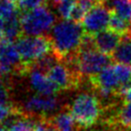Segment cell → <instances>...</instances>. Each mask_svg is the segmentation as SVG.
I'll return each instance as SVG.
<instances>
[{
	"mask_svg": "<svg viewBox=\"0 0 131 131\" xmlns=\"http://www.w3.org/2000/svg\"><path fill=\"white\" fill-rule=\"evenodd\" d=\"M70 112L81 129H88L97 123L104 112L99 98L91 93H82L74 98Z\"/></svg>",
	"mask_w": 131,
	"mask_h": 131,
	"instance_id": "obj_2",
	"label": "cell"
},
{
	"mask_svg": "<svg viewBox=\"0 0 131 131\" xmlns=\"http://www.w3.org/2000/svg\"><path fill=\"white\" fill-rule=\"evenodd\" d=\"M11 1H12V2H14V3H15V2H16V3H19L21 0H11Z\"/></svg>",
	"mask_w": 131,
	"mask_h": 131,
	"instance_id": "obj_30",
	"label": "cell"
},
{
	"mask_svg": "<svg viewBox=\"0 0 131 131\" xmlns=\"http://www.w3.org/2000/svg\"><path fill=\"white\" fill-rule=\"evenodd\" d=\"M51 123L58 131H73L75 121L70 112H62L51 117Z\"/></svg>",
	"mask_w": 131,
	"mask_h": 131,
	"instance_id": "obj_15",
	"label": "cell"
},
{
	"mask_svg": "<svg viewBox=\"0 0 131 131\" xmlns=\"http://www.w3.org/2000/svg\"><path fill=\"white\" fill-rule=\"evenodd\" d=\"M16 47L20 55L22 63L29 70L33 64L43 57L45 55L53 51L52 42L49 36H23L16 41Z\"/></svg>",
	"mask_w": 131,
	"mask_h": 131,
	"instance_id": "obj_3",
	"label": "cell"
},
{
	"mask_svg": "<svg viewBox=\"0 0 131 131\" xmlns=\"http://www.w3.org/2000/svg\"><path fill=\"white\" fill-rule=\"evenodd\" d=\"M108 8L122 18L131 22V0H106Z\"/></svg>",
	"mask_w": 131,
	"mask_h": 131,
	"instance_id": "obj_14",
	"label": "cell"
},
{
	"mask_svg": "<svg viewBox=\"0 0 131 131\" xmlns=\"http://www.w3.org/2000/svg\"><path fill=\"white\" fill-rule=\"evenodd\" d=\"M77 3L88 13L91 9L94 8L95 5H97L98 3H101V2L98 0H78Z\"/></svg>",
	"mask_w": 131,
	"mask_h": 131,
	"instance_id": "obj_25",
	"label": "cell"
},
{
	"mask_svg": "<svg viewBox=\"0 0 131 131\" xmlns=\"http://www.w3.org/2000/svg\"><path fill=\"white\" fill-rule=\"evenodd\" d=\"M4 22L5 20L0 16V30H3L4 29Z\"/></svg>",
	"mask_w": 131,
	"mask_h": 131,
	"instance_id": "obj_28",
	"label": "cell"
},
{
	"mask_svg": "<svg viewBox=\"0 0 131 131\" xmlns=\"http://www.w3.org/2000/svg\"><path fill=\"white\" fill-rule=\"evenodd\" d=\"M111 10L104 3H98L87 13L82 21V26L86 34L94 36L96 33L105 30L109 25Z\"/></svg>",
	"mask_w": 131,
	"mask_h": 131,
	"instance_id": "obj_9",
	"label": "cell"
},
{
	"mask_svg": "<svg viewBox=\"0 0 131 131\" xmlns=\"http://www.w3.org/2000/svg\"><path fill=\"white\" fill-rule=\"evenodd\" d=\"M29 69L22 63L21 57L16 45L12 41L2 40L0 41V73L9 74H28Z\"/></svg>",
	"mask_w": 131,
	"mask_h": 131,
	"instance_id": "obj_6",
	"label": "cell"
},
{
	"mask_svg": "<svg viewBox=\"0 0 131 131\" xmlns=\"http://www.w3.org/2000/svg\"><path fill=\"white\" fill-rule=\"evenodd\" d=\"M56 16L46 6L21 13V29L25 36H41L53 28Z\"/></svg>",
	"mask_w": 131,
	"mask_h": 131,
	"instance_id": "obj_4",
	"label": "cell"
},
{
	"mask_svg": "<svg viewBox=\"0 0 131 131\" xmlns=\"http://www.w3.org/2000/svg\"><path fill=\"white\" fill-rule=\"evenodd\" d=\"M86 15H87L86 11L76 2V4H75L72 12H71V15H70V20L75 21L77 23H81Z\"/></svg>",
	"mask_w": 131,
	"mask_h": 131,
	"instance_id": "obj_23",
	"label": "cell"
},
{
	"mask_svg": "<svg viewBox=\"0 0 131 131\" xmlns=\"http://www.w3.org/2000/svg\"><path fill=\"white\" fill-rule=\"evenodd\" d=\"M28 75L30 85L33 88V90L36 91L38 94L51 95L56 94L59 91H61L59 87L45 72L34 67H32V69L30 70Z\"/></svg>",
	"mask_w": 131,
	"mask_h": 131,
	"instance_id": "obj_10",
	"label": "cell"
},
{
	"mask_svg": "<svg viewBox=\"0 0 131 131\" xmlns=\"http://www.w3.org/2000/svg\"><path fill=\"white\" fill-rule=\"evenodd\" d=\"M109 29L122 36L131 35V22L123 19L121 16L112 12L109 21Z\"/></svg>",
	"mask_w": 131,
	"mask_h": 131,
	"instance_id": "obj_16",
	"label": "cell"
},
{
	"mask_svg": "<svg viewBox=\"0 0 131 131\" xmlns=\"http://www.w3.org/2000/svg\"><path fill=\"white\" fill-rule=\"evenodd\" d=\"M94 37V43L95 48L100 52L112 56L115 50L119 46L123 36L112 31L110 29L103 30L96 33Z\"/></svg>",
	"mask_w": 131,
	"mask_h": 131,
	"instance_id": "obj_11",
	"label": "cell"
},
{
	"mask_svg": "<svg viewBox=\"0 0 131 131\" xmlns=\"http://www.w3.org/2000/svg\"><path fill=\"white\" fill-rule=\"evenodd\" d=\"M114 69L116 74L119 78V81L121 83V87L123 85H127L131 83V68L130 66L123 65L117 63L114 65Z\"/></svg>",
	"mask_w": 131,
	"mask_h": 131,
	"instance_id": "obj_17",
	"label": "cell"
},
{
	"mask_svg": "<svg viewBox=\"0 0 131 131\" xmlns=\"http://www.w3.org/2000/svg\"><path fill=\"white\" fill-rule=\"evenodd\" d=\"M9 131H35L34 122L31 117L24 115L18 119L12 126L8 129Z\"/></svg>",
	"mask_w": 131,
	"mask_h": 131,
	"instance_id": "obj_18",
	"label": "cell"
},
{
	"mask_svg": "<svg viewBox=\"0 0 131 131\" xmlns=\"http://www.w3.org/2000/svg\"><path fill=\"white\" fill-rule=\"evenodd\" d=\"M85 31L80 23L64 19L55 25L50 34L53 52L62 62L69 61L77 56Z\"/></svg>",
	"mask_w": 131,
	"mask_h": 131,
	"instance_id": "obj_1",
	"label": "cell"
},
{
	"mask_svg": "<svg viewBox=\"0 0 131 131\" xmlns=\"http://www.w3.org/2000/svg\"><path fill=\"white\" fill-rule=\"evenodd\" d=\"M9 89L3 81L0 80V104L8 103L9 100Z\"/></svg>",
	"mask_w": 131,
	"mask_h": 131,
	"instance_id": "obj_24",
	"label": "cell"
},
{
	"mask_svg": "<svg viewBox=\"0 0 131 131\" xmlns=\"http://www.w3.org/2000/svg\"><path fill=\"white\" fill-rule=\"evenodd\" d=\"M111 56L100 52L96 48L80 49L75 59V67L82 78H91L111 65Z\"/></svg>",
	"mask_w": 131,
	"mask_h": 131,
	"instance_id": "obj_5",
	"label": "cell"
},
{
	"mask_svg": "<svg viewBox=\"0 0 131 131\" xmlns=\"http://www.w3.org/2000/svg\"><path fill=\"white\" fill-rule=\"evenodd\" d=\"M48 0H21L18 3V9L21 13L29 12L46 3Z\"/></svg>",
	"mask_w": 131,
	"mask_h": 131,
	"instance_id": "obj_21",
	"label": "cell"
},
{
	"mask_svg": "<svg viewBox=\"0 0 131 131\" xmlns=\"http://www.w3.org/2000/svg\"><path fill=\"white\" fill-rule=\"evenodd\" d=\"M43 131H58V130L56 129V128H55V127H54L53 124H51L50 126H48L47 128H46V129H45V130H43Z\"/></svg>",
	"mask_w": 131,
	"mask_h": 131,
	"instance_id": "obj_27",
	"label": "cell"
},
{
	"mask_svg": "<svg viewBox=\"0 0 131 131\" xmlns=\"http://www.w3.org/2000/svg\"><path fill=\"white\" fill-rule=\"evenodd\" d=\"M19 11L11 0H0V16L6 20Z\"/></svg>",
	"mask_w": 131,
	"mask_h": 131,
	"instance_id": "obj_20",
	"label": "cell"
},
{
	"mask_svg": "<svg viewBox=\"0 0 131 131\" xmlns=\"http://www.w3.org/2000/svg\"><path fill=\"white\" fill-rule=\"evenodd\" d=\"M76 4L75 0H61L57 5L56 9L63 19H70V15Z\"/></svg>",
	"mask_w": 131,
	"mask_h": 131,
	"instance_id": "obj_19",
	"label": "cell"
},
{
	"mask_svg": "<svg viewBox=\"0 0 131 131\" xmlns=\"http://www.w3.org/2000/svg\"><path fill=\"white\" fill-rule=\"evenodd\" d=\"M123 101H131V86H130V88L128 89V91H127L126 94L124 95Z\"/></svg>",
	"mask_w": 131,
	"mask_h": 131,
	"instance_id": "obj_26",
	"label": "cell"
},
{
	"mask_svg": "<svg viewBox=\"0 0 131 131\" xmlns=\"http://www.w3.org/2000/svg\"><path fill=\"white\" fill-rule=\"evenodd\" d=\"M4 38L6 40L14 41L21 37V12L18 11L12 17L6 19L4 22Z\"/></svg>",
	"mask_w": 131,
	"mask_h": 131,
	"instance_id": "obj_12",
	"label": "cell"
},
{
	"mask_svg": "<svg viewBox=\"0 0 131 131\" xmlns=\"http://www.w3.org/2000/svg\"><path fill=\"white\" fill-rule=\"evenodd\" d=\"M16 105L13 103H4L0 104V123H2L10 115L14 113L16 109Z\"/></svg>",
	"mask_w": 131,
	"mask_h": 131,
	"instance_id": "obj_22",
	"label": "cell"
},
{
	"mask_svg": "<svg viewBox=\"0 0 131 131\" xmlns=\"http://www.w3.org/2000/svg\"><path fill=\"white\" fill-rule=\"evenodd\" d=\"M48 76L61 91L77 89L83 78L76 70L75 65L58 62L47 71Z\"/></svg>",
	"mask_w": 131,
	"mask_h": 131,
	"instance_id": "obj_7",
	"label": "cell"
},
{
	"mask_svg": "<svg viewBox=\"0 0 131 131\" xmlns=\"http://www.w3.org/2000/svg\"><path fill=\"white\" fill-rule=\"evenodd\" d=\"M0 131H9V130L2 124V123H0Z\"/></svg>",
	"mask_w": 131,
	"mask_h": 131,
	"instance_id": "obj_29",
	"label": "cell"
},
{
	"mask_svg": "<svg viewBox=\"0 0 131 131\" xmlns=\"http://www.w3.org/2000/svg\"><path fill=\"white\" fill-rule=\"evenodd\" d=\"M98 1H100V2H101V3H104V2H105V1H106V0H98Z\"/></svg>",
	"mask_w": 131,
	"mask_h": 131,
	"instance_id": "obj_31",
	"label": "cell"
},
{
	"mask_svg": "<svg viewBox=\"0 0 131 131\" xmlns=\"http://www.w3.org/2000/svg\"><path fill=\"white\" fill-rule=\"evenodd\" d=\"M59 107L60 101L55 94L45 95L39 94L27 98L23 103V107L21 106L20 108L28 117H47L49 114L58 110Z\"/></svg>",
	"mask_w": 131,
	"mask_h": 131,
	"instance_id": "obj_8",
	"label": "cell"
},
{
	"mask_svg": "<svg viewBox=\"0 0 131 131\" xmlns=\"http://www.w3.org/2000/svg\"><path fill=\"white\" fill-rule=\"evenodd\" d=\"M0 75H1V73H0Z\"/></svg>",
	"mask_w": 131,
	"mask_h": 131,
	"instance_id": "obj_32",
	"label": "cell"
},
{
	"mask_svg": "<svg viewBox=\"0 0 131 131\" xmlns=\"http://www.w3.org/2000/svg\"><path fill=\"white\" fill-rule=\"evenodd\" d=\"M111 57L116 63L131 66V35L123 36L121 43Z\"/></svg>",
	"mask_w": 131,
	"mask_h": 131,
	"instance_id": "obj_13",
	"label": "cell"
}]
</instances>
